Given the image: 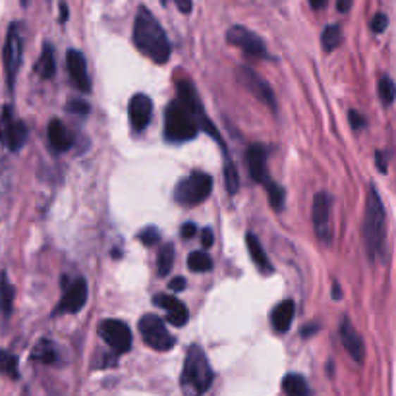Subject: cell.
Returning <instances> with one entry per match:
<instances>
[{
    "mask_svg": "<svg viewBox=\"0 0 396 396\" xmlns=\"http://www.w3.org/2000/svg\"><path fill=\"white\" fill-rule=\"evenodd\" d=\"M37 72L45 80H51L56 72V62H54V49L51 43H45L43 45V53H41V58H39L37 64Z\"/></svg>",
    "mask_w": 396,
    "mask_h": 396,
    "instance_id": "484cf974",
    "label": "cell"
},
{
    "mask_svg": "<svg viewBox=\"0 0 396 396\" xmlns=\"http://www.w3.org/2000/svg\"><path fill=\"white\" fill-rule=\"evenodd\" d=\"M294 314H296L294 302H290V299H284V302H280V304L273 309V314H271L273 329L277 330V333H286V330L292 327Z\"/></svg>",
    "mask_w": 396,
    "mask_h": 396,
    "instance_id": "ffe728a7",
    "label": "cell"
},
{
    "mask_svg": "<svg viewBox=\"0 0 396 396\" xmlns=\"http://www.w3.org/2000/svg\"><path fill=\"white\" fill-rule=\"evenodd\" d=\"M174 265V246L172 244H163L157 255V269L161 277H168Z\"/></svg>",
    "mask_w": 396,
    "mask_h": 396,
    "instance_id": "83f0119b",
    "label": "cell"
},
{
    "mask_svg": "<svg viewBox=\"0 0 396 396\" xmlns=\"http://www.w3.org/2000/svg\"><path fill=\"white\" fill-rule=\"evenodd\" d=\"M66 18H68V8H66V4L62 2V4H60V22L64 23L66 22Z\"/></svg>",
    "mask_w": 396,
    "mask_h": 396,
    "instance_id": "f6af8a7d",
    "label": "cell"
},
{
    "mask_svg": "<svg viewBox=\"0 0 396 396\" xmlns=\"http://www.w3.org/2000/svg\"><path fill=\"white\" fill-rule=\"evenodd\" d=\"M99 335L116 354H124L132 348V330L120 319H105L99 325Z\"/></svg>",
    "mask_w": 396,
    "mask_h": 396,
    "instance_id": "8fae6325",
    "label": "cell"
},
{
    "mask_svg": "<svg viewBox=\"0 0 396 396\" xmlns=\"http://www.w3.org/2000/svg\"><path fill=\"white\" fill-rule=\"evenodd\" d=\"M213 240H215V236H213V230H211L209 226H207V228H203V230H202V246L205 247V249H209V247L213 246Z\"/></svg>",
    "mask_w": 396,
    "mask_h": 396,
    "instance_id": "74e56055",
    "label": "cell"
},
{
    "mask_svg": "<svg viewBox=\"0 0 396 396\" xmlns=\"http://www.w3.org/2000/svg\"><path fill=\"white\" fill-rule=\"evenodd\" d=\"M20 2H22L23 8H27V4H30V0H20Z\"/></svg>",
    "mask_w": 396,
    "mask_h": 396,
    "instance_id": "c3c4849f",
    "label": "cell"
},
{
    "mask_svg": "<svg viewBox=\"0 0 396 396\" xmlns=\"http://www.w3.org/2000/svg\"><path fill=\"white\" fill-rule=\"evenodd\" d=\"M246 240H247V252L252 255L255 267L261 271V273H265V275H271V273H273V265H271L269 257L265 254V249H263L259 238L254 236V234H247Z\"/></svg>",
    "mask_w": 396,
    "mask_h": 396,
    "instance_id": "44dd1931",
    "label": "cell"
},
{
    "mask_svg": "<svg viewBox=\"0 0 396 396\" xmlns=\"http://www.w3.org/2000/svg\"><path fill=\"white\" fill-rule=\"evenodd\" d=\"M176 2V6L182 14H190L192 12V0H174Z\"/></svg>",
    "mask_w": 396,
    "mask_h": 396,
    "instance_id": "60d3db41",
    "label": "cell"
},
{
    "mask_svg": "<svg viewBox=\"0 0 396 396\" xmlns=\"http://www.w3.org/2000/svg\"><path fill=\"white\" fill-rule=\"evenodd\" d=\"M226 41L230 45L242 49L249 56H255V58L267 56V47L263 43V39L244 25H232L230 30L226 31Z\"/></svg>",
    "mask_w": 396,
    "mask_h": 396,
    "instance_id": "7c38bea8",
    "label": "cell"
},
{
    "mask_svg": "<svg viewBox=\"0 0 396 396\" xmlns=\"http://www.w3.org/2000/svg\"><path fill=\"white\" fill-rule=\"evenodd\" d=\"M180 234H182L184 238H194L195 234H197V226H195L194 223H186V225L182 226Z\"/></svg>",
    "mask_w": 396,
    "mask_h": 396,
    "instance_id": "f35d334b",
    "label": "cell"
},
{
    "mask_svg": "<svg viewBox=\"0 0 396 396\" xmlns=\"http://www.w3.org/2000/svg\"><path fill=\"white\" fill-rule=\"evenodd\" d=\"M140 333H142V338L143 342L151 346L153 350L157 352H166V350H172L174 348V337H172L168 329H166L165 321L157 317V315L153 314H147L143 315L142 319H140Z\"/></svg>",
    "mask_w": 396,
    "mask_h": 396,
    "instance_id": "52a82bcc",
    "label": "cell"
},
{
    "mask_svg": "<svg viewBox=\"0 0 396 396\" xmlns=\"http://www.w3.org/2000/svg\"><path fill=\"white\" fill-rule=\"evenodd\" d=\"M153 302L157 304L159 307H163L166 311V319L168 323H172L174 327H184L190 319V311L187 307L184 306V302H180L176 296H171V294H159L153 298Z\"/></svg>",
    "mask_w": 396,
    "mask_h": 396,
    "instance_id": "ac0fdd59",
    "label": "cell"
},
{
    "mask_svg": "<svg viewBox=\"0 0 396 396\" xmlns=\"http://www.w3.org/2000/svg\"><path fill=\"white\" fill-rule=\"evenodd\" d=\"M25 142H27V126L20 118H16L10 106H4L0 114V143L8 151L16 153L22 149Z\"/></svg>",
    "mask_w": 396,
    "mask_h": 396,
    "instance_id": "ba28073f",
    "label": "cell"
},
{
    "mask_svg": "<svg viewBox=\"0 0 396 396\" xmlns=\"http://www.w3.org/2000/svg\"><path fill=\"white\" fill-rule=\"evenodd\" d=\"M49 143H51V147H53L54 151H60V153L72 147L74 137L68 132V128L64 126L62 120H51V124H49Z\"/></svg>",
    "mask_w": 396,
    "mask_h": 396,
    "instance_id": "d6986e66",
    "label": "cell"
},
{
    "mask_svg": "<svg viewBox=\"0 0 396 396\" xmlns=\"http://www.w3.org/2000/svg\"><path fill=\"white\" fill-rule=\"evenodd\" d=\"M128 116H130V122L135 132H143L149 126L151 116H153V101L145 93L134 95L128 105Z\"/></svg>",
    "mask_w": 396,
    "mask_h": 396,
    "instance_id": "5bb4252c",
    "label": "cell"
},
{
    "mask_svg": "<svg viewBox=\"0 0 396 396\" xmlns=\"http://www.w3.org/2000/svg\"><path fill=\"white\" fill-rule=\"evenodd\" d=\"M333 298H335V299L342 298V294H340V288H338L337 283L333 284Z\"/></svg>",
    "mask_w": 396,
    "mask_h": 396,
    "instance_id": "bcb514c9",
    "label": "cell"
},
{
    "mask_svg": "<svg viewBox=\"0 0 396 396\" xmlns=\"http://www.w3.org/2000/svg\"><path fill=\"white\" fill-rule=\"evenodd\" d=\"M225 184L228 194H236L240 187V176L230 157H225Z\"/></svg>",
    "mask_w": 396,
    "mask_h": 396,
    "instance_id": "4dcf8cb0",
    "label": "cell"
},
{
    "mask_svg": "<svg viewBox=\"0 0 396 396\" xmlns=\"http://www.w3.org/2000/svg\"><path fill=\"white\" fill-rule=\"evenodd\" d=\"M14 309V286L8 280L6 273L0 275V314L8 317Z\"/></svg>",
    "mask_w": 396,
    "mask_h": 396,
    "instance_id": "cb8c5ba5",
    "label": "cell"
},
{
    "mask_svg": "<svg viewBox=\"0 0 396 396\" xmlns=\"http://www.w3.org/2000/svg\"><path fill=\"white\" fill-rule=\"evenodd\" d=\"M348 120H350L352 130H356V132L366 128V118H364V114H359L358 111H350V113H348Z\"/></svg>",
    "mask_w": 396,
    "mask_h": 396,
    "instance_id": "d590c367",
    "label": "cell"
},
{
    "mask_svg": "<svg viewBox=\"0 0 396 396\" xmlns=\"http://www.w3.org/2000/svg\"><path fill=\"white\" fill-rule=\"evenodd\" d=\"M186 288V280L182 277H176L174 280H171V290L172 292H180V290H184Z\"/></svg>",
    "mask_w": 396,
    "mask_h": 396,
    "instance_id": "b9f144b4",
    "label": "cell"
},
{
    "mask_svg": "<svg viewBox=\"0 0 396 396\" xmlns=\"http://www.w3.org/2000/svg\"><path fill=\"white\" fill-rule=\"evenodd\" d=\"M134 45L157 64H166L171 60L172 47L163 25L153 16L149 8L140 6L134 22Z\"/></svg>",
    "mask_w": 396,
    "mask_h": 396,
    "instance_id": "6da1fadb",
    "label": "cell"
},
{
    "mask_svg": "<svg viewBox=\"0 0 396 396\" xmlns=\"http://www.w3.org/2000/svg\"><path fill=\"white\" fill-rule=\"evenodd\" d=\"M379 99L383 105L390 106L396 101V83L390 75H381L379 78Z\"/></svg>",
    "mask_w": 396,
    "mask_h": 396,
    "instance_id": "f546056e",
    "label": "cell"
},
{
    "mask_svg": "<svg viewBox=\"0 0 396 396\" xmlns=\"http://www.w3.org/2000/svg\"><path fill=\"white\" fill-rule=\"evenodd\" d=\"M215 373L209 366V359L205 356L202 346L192 344L186 354L184 371L180 377V385L187 396H203L213 385Z\"/></svg>",
    "mask_w": 396,
    "mask_h": 396,
    "instance_id": "3957f363",
    "label": "cell"
},
{
    "mask_svg": "<svg viewBox=\"0 0 396 396\" xmlns=\"http://www.w3.org/2000/svg\"><path fill=\"white\" fill-rule=\"evenodd\" d=\"M247 159V168H249V176L254 178V182L257 184H269V171H267V149L259 145V143H254L247 147L246 153Z\"/></svg>",
    "mask_w": 396,
    "mask_h": 396,
    "instance_id": "e0dca14e",
    "label": "cell"
},
{
    "mask_svg": "<svg viewBox=\"0 0 396 396\" xmlns=\"http://www.w3.org/2000/svg\"><path fill=\"white\" fill-rule=\"evenodd\" d=\"M187 267L194 273H209L213 269V259L205 252H194L187 257Z\"/></svg>",
    "mask_w": 396,
    "mask_h": 396,
    "instance_id": "f1b7e54d",
    "label": "cell"
},
{
    "mask_svg": "<svg viewBox=\"0 0 396 396\" xmlns=\"http://www.w3.org/2000/svg\"><path fill=\"white\" fill-rule=\"evenodd\" d=\"M327 2L329 0H309V6L314 8V10H323V8L327 6Z\"/></svg>",
    "mask_w": 396,
    "mask_h": 396,
    "instance_id": "ee69618b",
    "label": "cell"
},
{
    "mask_svg": "<svg viewBox=\"0 0 396 396\" xmlns=\"http://www.w3.org/2000/svg\"><path fill=\"white\" fill-rule=\"evenodd\" d=\"M375 163H377V168H379L383 174L387 172V157H385L383 151H377V153H375Z\"/></svg>",
    "mask_w": 396,
    "mask_h": 396,
    "instance_id": "ab89813d",
    "label": "cell"
},
{
    "mask_svg": "<svg viewBox=\"0 0 396 396\" xmlns=\"http://www.w3.org/2000/svg\"><path fill=\"white\" fill-rule=\"evenodd\" d=\"M66 66H68V74L72 78V82L80 91L87 93L91 91V78L89 72H87V62H85V56H83L80 51L75 49H70L66 53Z\"/></svg>",
    "mask_w": 396,
    "mask_h": 396,
    "instance_id": "9a60e30c",
    "label": "cell"
},
{
    "mask_svg": "<svg viewBox=\"0 0 396 396\" xmlns=\"http://www.w3.org/2000/svg\"><path fill=\"white\" fill-rule=\"evenodd\" d=\"M321 43H323V49H325V53L335 51V49L342 43V30H340L338 23H330V25H327V27L323 30Z\"/></svg>",
    "mask_w": 396,
    "mask_h": 396,
    "instance_id": "4316f807",
    "label": "cell"
},
{
    "mask_svg": "<svg viewBox=\"0 0 396 396\" xmlns=\"http://www.w3.org/2000/svg\"><path fill=\"white\" fill-rule=\"evenodd\" d=\"M211 190H213V178L209 174L202 171H194L187 178L180 180L178 186L174 190V199L180 205L192 207V205L205 202L209 197Z\"/></svg>",
    "mask_w": 396,
    "mask_h": 396,
    "instance_id": "5b68a950",
    "label": "cell"
},
{
    "mask_svg": "<svg viewBox=\"0 0 396 396\" xmlns=\"http://www.w3.org/2000/svg\"><path fill=\"white\" fill-rule=\"evenodd\" d=\"M68 111H70V113L87 114L89 113V105H87V103H83V101H72V103L68 105Z\"/></svg>",
    "mask_w": 396,
    "mask_h": 396,
    "instance_id": "8d00e7d4",
    "label": "cell"
},
{
    "mask_svg": "<svg viewBox=\"0 0 396 396\" xmlns=\"http://www.w3.org/2000/svg\"><path fill=\"white\" fill-rule=\"evenodd\" d=\"M197 122L182 101H172L165 111V137L168 142H190L197 135Z\"/></svg>",
    "mask_w": 396,
    "mask_h": 396,
    "instance_id": "277c9868",
    "label": "cell"
},
{
    "mask_svg": "<svg viewBox=\"0 0 396 396\" xmlns=\"http://www.w3.org/2000/svg\"><path fill=\"white\" fill-rule=\"evenodd\" d=\"M283 390L286 396H309V385H307L306 377L299 373H288L283 379Z\"/></svg>",
    "mask_w": 396,
    "mask_h": 396,
    "instance_id": "603a6c76",
    "label": "cell"
},
{
    "mask_svg": "<svg viewBox=\"0 0 396 396\" xmlns=\"http://www.w3.org/2000/svg\"><path fill=\"white\" fill-rule=\"evenodd\" d=\"M31 358L35 359V361H39V364L51 366V364H54L56 358H58V350H56L53 340L43 338V340H39V342L35 344V348L31 350Z\"/></svg>",
    "mask_w": 396,
    "mask_h": 396,
    "instance_id": "7402d4cb",
    "label": "cell"
},
{
    "mask_svg": "<svg viewBox=\"0 0 396 396\" xmlns=\"http://www.w3.org/2000/svg\"><path fill=\"white\" fill-rule=\"evenodd\" d=\"M338 335H340V342H342L344 350L348 352V356H350L356 364L361 366L364 359H366V344H364V338H361V335L356 330V327L352 325L348 317H344L342 323H340Z\"/></svg>",
    "mask_w": 396,
    "mask_h": 396,
    "instance_id": "4fadbf2b",
    "label": "cell"
},
{
    "mask_svg": "<svg viewBox=\"0 0 396 396\" xmlns=\"http://www.w3.org/2000/svg\"><path fill=\"white\" fill-rule=\"evenodd\" d=\"M236 78H238V82L246 87L255 99H259L261 103L269 106V109H277V99H275V93L271 89V85L265 80H263L261 75L254 72L252 68L247 66H240L236 70Z\"/></svg>",
    "mask_w": 396,
    "mask_h": 396,
    "instance_id": "30bf717a",
    "label": "cell"
},
{
    "mask_svg": "<svg viewBox=\"0 0 396 396\" xmlns=\"http://www.w3.org/2000/svg\"><path fill=\"white\" fill-rule=\"evenodd\" d=\"M267 190H269V199H271V207L275 211H280L284 207V190L278 186L277 182H269L267 184Z\"/></svg>",
    "mask_w": 396,
    "mask_h": 396,
    "instance_id": "d6a6232c",
    "label": "cell"
},
{
    "mask_svg": "<svg viewBox=\"0 0 396 396\" xmlns=\"http://www.w3.org/2000/svg\"><path fill=\"white\" fill-rule=\"evenodd\" d=\"M315 330H319V325H314V327H309V329H304L302 330V335H304V337H309Z\"/></svg>",
    "mask_w": 396,
    "mask_h": 396,
    "instance_id": "7dc6e473",
    "label": "cell"
},
{
    "mask_svg": "<svg viewBox=\"0 0 396 396\" xmlns=\"http://www.w3.org/2000/svg\"><path fill=\"white\" fill-rule=\"evenodd\" d=\"M85 302H87V283L83 278H75L60 299L56 314H78L85 306Z\"/></svg>",
    "mask_w": 396,
    "mask_h": 396,
    "instance_id": "2e32d148",
    "label": "cell"
},
{
    "mask_svg": "<svg viewBox=\"0 0 396 396\" xmlns=\"http://www.w3.org/2000/svg\"><path fill=\"white\" fill-rule=\"evenodd\" d=\"M137 238L142 240L145 246L151 247V246H157L159 242H161V234H159V230L155 226H149V228H145Z\"/></svg>",
    "mask_w": 396,
    "mask_h": 396,
    "instance_id": "836d02e7",
    "label": "cell"
},
{
    "mask_svg": "<svg viewBox=\"0 0 396 396\" xmlns=\"http://www.w3.org/2000/svg\"><path fill=\"white\" fill-rule=\"evenodd\" d=\"M12 199V171L10 166H2L0 171V215L6 213Z\"/></svg>",
    "mask_w": 396,
    "mask_h": 396,
    "instance_id": "d4e9b609",
    "label": "cell"
},
{
    "mask_svg": "<svg viewBox=\"0 0 396 396\" xmlns=\"http://www.w3.org/2000/svg\"><path fill=\"white\" fill-rule=\"evenodd\" d=\"M387 27H389V18H387V14H383V12L375 14L373 20H371V31L379 35V33H383Z\"/></svg>",
    "mask_w": 396,
    "mask_h": 396,
    "instance_id": "e575fe53",
    "label": "cell"
},
{
    "mask_svg": "<svg viewBox=\"0 0 396 396\" xmlns=\"http://www.w3.org/2000/svg\"><path fill=\"white\" fill-rule=\"evenodd\" d=\"M0 373H4L10 379H18V358L14 354H8V352H0Z\"/></svg>",
    "mask_w": 396,
    "mask_h": 396,
    "instance_id": "1f68e13d",
    "label": "cell"
},
{
    "mask_svg": "<svg viewBox=\"0 0 396 396\" xmlns=\"http://www.w3.org/2000/svg\"><path fill=\"white\" fill-rule=\"evenodd\" d=\"M22 54H23V35H22V23L14 22L10 23L6 33V43L2 51V60H4V72H6V82L10 91L14 89L16 75L22 66Z\"/></svg>",
    "mask_w": 396,
    "mask_h": 396,
    "instance_id": "8992f818",
    "label": "cell"
},
{
    "mask_svg": "<svg viewBox=\"0 0 396 396\" xmlns=\"http://www.w3.org/2000/svg\"><path fill=\"white\" fill-rule=\"evenodd\" d=\"M337 8H338V12L346 14V12H348V10L352 8V0H337Z\"/></svg>",
    "mask_w": 396,
    "mask_h": 396,
    "instance_id": "7bdbcfd3",
    "label": "cell"
},
{
    "mask_svg": "<svg viewBox=\"0 0 396 396\" xmlns=\"http://www.w3.org/2000/svg\"><path fill=\"white\" fill-rule=\"evenodd\" d=\"M364 244H366L367 257L377 261L385 254L387 242V211L383 205L379 192L373 186L369 187L366 199V215H364Z\"/></svg>",
    "mask_w": 396,
    "mask_h": 396,
    "instance_id": "7a4b0ae2",
    "label": "cell"
},
{
    "mask_svg": "<svg viewBox=\"0 0 396 396\" xmlns=\"http://www.w3.org/2000/svg\"><path fill=\"white\" fill-rule=\"evenodd\" d=\"M330 195L327 192H319L314 199L311 221H314L315 236L321 240L325 246L333 244V225H330Z\"/></svg>",
    "mask_w": 396,
    "mask_h": 396,
    "instance_id": "9c48e42d",
    "label": "cell"
}]
</instances>
